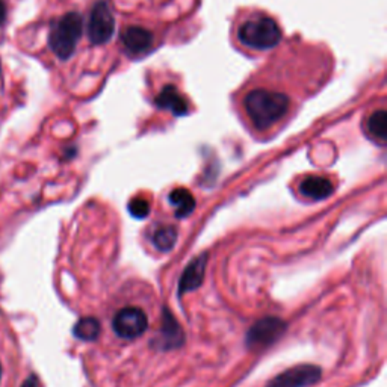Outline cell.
Masks as SVG:
<instances>
[{
  "label": "cell",
  "instance_id": "cell-1",
  "mask_svg": "<svg viewBox=\"0 0 387 387\" xmlns=\"http://www.w3.org/2000/svg\"><path fill=\"white\" fill-rule=\"evenodd\" d=\"M240 108L248 123L257 132H266L290 115L292 97L279 85L256 82L247 85L239 97Z\"/></svg>",
  "mask_w": 387,
  "mask_h": 387
},
{
  "label": "cell",
  "instance_id": "cell-2",
  "mask_svg": "<svg viewBox=\"0 0 387 387\" xmlns=\"http://www.w3.org/2000/svg\"><path fill=\"white\" fill-rule=\"evenodd\" d=\"M281 37L283 31L279 22L265 11H242L235 20L233 38L244 51L263 53L277 46Z\"/></svg>",
  "mask_w": 387,
  "mask_h": 387
},
{
  "label": "cell",
  "instance_id": "cell-3",
  "mask_svg": "<svg viewBox=\"0 0 387 387\" xmlns=\"http://www.w3.org/2000/svg\"><path fill=\"white\" fill-rule=\"evenodd\" d=\"M83 32V19L81 14L68 13L56 20L49 33V46L51 51L65 61L77 47Z\"/></svg>",
  "mask_w": 387,
  "mask_h": 387
},
{
  "label": "cell",
  "instance_id": "cell-4",
  "mask_svg": "<svg viewBox=\"0 0 387 387\" xmlns=\"http://www.w3.org/2000/svg\"><path fill=\"white\" fill-rule=\"evenodd\" d=\"M115 29V19L110 6L105 0H99L91 8V13L88 17L87 32L91 42L94 44H106L113 37Z\"/></svg>",
  "mask_w": 387,
  "mask_h": 387
},
{
  "label": "cell",
  "instance_id": "cell-5",
  "mask_svg": "<svg viewBox=\"0 0 387 387\" xmlns=\"http://www.w3.org/2000/svg\"><path fill=\"white\" fill-rule=\"evenodd\" d=\"M120 40L126 53L131 58L147 55L156 44L154 32L144 24H127L120 32Z\"/></svg>",
  "mask_w": 387,
  "mask_h": 387
},
{
  "label": "cell",
  "instance_id": "cell-6",
  "mask_svg": "<svg viewBox=\"0 0 387 387\" xmlns=\"http://www.w3.org/2000/svg\"><path fill=\"white\" fill-rule=\"evenodd\" d=\"M286 330V324L279 318H262L252 325L247 333V345L250 348H265L277 340Z\"/></svg>",
  "mask_w": 387,
  "mask_h": 387
},
{
  "label": "cell",
  "instance_id": "cell-7",
  "mask_svg": "<svg viewBox=\"0 0 387 387\" xmlns=\"http://www.w3.org/2000/svg\"><path fill=\"white\" fill-rule=\"evenodd\" d=\"M113 327L120 338L132 340L142 336L149 327V320L141 308L124 307L115 315Z\"/></svg>",
  "mask_w": 387,
  "mask_h": 387
},
{
  "label": "cell",
  "instance_id": "cell-8",
  "mask_svg": "<svg viewBox=\"0 0 387 387\" xmlns=\"http://www.w3.org/2000/svg\"><path fill=\"white\" fill-rule=\"evenodd\" d=\"M322 371L315 365H298L274 377L266 387H308L321 380Z\"/></svg>",
  "mask_w": 387,
  "mask_h": 387
},
{
  "label": "cell",
  "instance_id": "cell-9",
  "mask_svg": "<svg viewBox=\"0 0 387 387\" xmlns=\"http://www.w3.org/2000/svg\"><path fill=\"white\" fill-rule=\"evenodd\" d=\"M206 265H208V254L203 253L199 257H195V259L186 266L179 281L180 297L185 295L186 292L195 290L197 288L201 286L206 274Z\"/></svg>",
  "mask_w": 387,
  "mask_h": 387
},
{
  "label": "cell",
  "instance_id": "cell-10",
  "mask_svg": "<svg viewBox=\"0 0 387 387\" xmlns=\"http://www.w3.org/2000/svg\"><path fill=\"white\" fill-rule=\"evenodd\" d=\"M183 331L180 329L173 313L165 311L163 312V320H162V330H160V339H159V347L163 349H171L183 345Z\"/></svg>",
  "mask_w": 387,
  "mask_h": 387
},
{
  "label": "cell",
  "instance_id": "cell-11",
  "mask_svg": "<svg viewBox=\"0 0 387 387\" xmlns=\"http://www.w3.org/2000/svg\"><path fill=\"white\" fill-rule=\"evenodd\" d=\"M299 191L306 199L325 200L334 192V185L330 179L322 176H308L299 185Z\"/></svg>",
  "mask_w": 387,
  "mask_h": 387
},
{
  "label": "cell",
  "instance_id": "cell-12",
  "mask_svg": "<svg viewBox=\"0 0 387 387\" xmlns=\"http://www.w3.org/2000/svg\"><path fill=\"white\" fill-rule=\"evenodd\" d=\"M156 105L159 108L173 110L176 115H183L188 113V103L183 100L182 94H180L174 87H170V85L159 92Z\"/></svg>",
  "mask_w": 387,
  "mask_h": 387
},
{
  "label": "cell",
  "instance_id": "cell-13",
  "mask_svg": "<svg viewBox=\"0 0 387 387\" xmlns=\"http://www.w3.org/2000/svg\"><path fill=\"white\" fill-rule=\"evenodd\" d=\"M170 203L176 206V217L185 218L195 209L194 195L185 188H177L170 194Z\"/></svg>",
  "mask_w": 387,
  "mask_h": 387
},
{
  "label": "cell",
  "instance_id": "cell-14",
  "mask_svg": "<svg viewBox=\"0 0 387 387\" xmlns=\"http://www.w3.org/2000/svg\"><path fill=\"white\" fill-rule=\"evenodd\" d=\"M101 325L100 321L96 320V318L88 316V318H82L76 322V325L73 327V334L81 340L85 342H94L100 334Z\"/></svg>",
  "mask_w": 387,
  "mask_h": 387
},
{
  "label": "cell",
  "instance_id": "cell-15",
  "mask_svg": "<svg viewBox=\"0 0 387 387\" xmlns=\"http://www.w3.org/2000/svg\"><path fill=\"white\" fill-rule=\"evenodd\" d=\"M366 129H368L369 135H371L372 138H375L377 141H380L381 144L386 141L387 114H386V109L384 108L375 109L374 113L368 117Z\"/></svg>",
  "mask_w": 387,
  "mask_h": 387
},
{
  "label": "cell",
  "instance_id": "cell-16",
  "mask_svg": "<svg viewBox=\"0 0 387 387\" xmlns=\"http://www.w3.org/2000/svg\"><path fill=\"white\" fill-rule=\"evenodd\" d=\"M177 242V229L173 226H162L153 235V244L160 252H170Z\"/></svg>",
  "mask_w": 387,
  "mask_h": 387
},
{
  "label": "cell",
  "instance_id": "cell-17",
  "mask_svg": "<svg viewBox=\"0 0 387 387\" xmlns=\"http://www.w3.org/2000/svg\"><path fill=\"white\" fill-rule=\"evenodd\" d=\"M129 212L135 218H145L150 213V203L144 199H135L129 203Z\"/></svg>",
  "mask_w": 387,
  "mask_h": 387
},
{
  "label": "cell",
  "instance_id": "cell-18",
  "mask_svg": "<svg viewBox=\"0 0 387 387\" xmlns=\"http://www.w3.org/2000/svg\"><path fill=\"white\" fill-rule=\"evenodd\" d=\"M22 387H40V381L37 375H31L26 378V381L22 384Z\"/></svg>",
  "mask_w": 387,
  "mask_h": 387
},
{
  "label": "cell",
  "instance_id": "cell-19",
  "mask_svg": "<svg viewBox=\"0 0 387 387\" xmlns=\"http://www.w3.org/2000/svg\"><path fill=\"white\" fill-rule=\"evenodd\" d=\"M5 17H6V10H5V5L2 0H0V24L5 22Z\"/></svg>",
  "mask_w": 387,
  "mask_h": 387
},
{
  "label": "cell",
  "instance_id": "cell-20",
  "mask_svg": "<svg viewBox=\"0 0 387 387\" xmlns=\"http://www.w3.org/2000/svg\"><path fill=\"white\" fill-rule=\"evenodd\" d=\"M0 380H2V365H0Z\"/></svg>",
  "mask_w": 387,
  "mask_h": 387
}]
</instances>
